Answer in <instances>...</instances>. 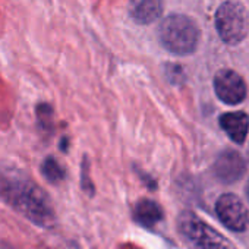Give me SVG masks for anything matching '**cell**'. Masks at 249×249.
I'll list each match as a JSON object with an SVG mask.
<instances>
[{
    "label": "cell",
    "mask_w": 249,
    "mask_h": 249,
    "mask_svg": "<svg viewBox=\"0 0 249 249\" xmlns=\"http://www.w3.org/2000/svg\"><path fill=\"white\" fill-rule=\"evenodd\" d=\"M220 126L236 144H243L249 132V116L245 111H230L220 117Z\"/></svg>",
    "instance_id": "obj_8"
},
{
    "label": "cell",
    "mask_w": 249,
    "mask_h": 249,
    "mask_svg": "<svg viewBox=\"0 0 249 249\" xmlns=\"http://www.w3.org/2000/svg\"><path fill=\"white\" fill-rule=\"evenodd\" d=\"M0 199L36 226L50 229L56 224V213L47 194L15 169L0 167Z\"/></svg>",
    "instance_id": "obj_1"
},
{
    "label": "cell",
    "mask_w": 249,
    "mask_h": 249,
    "mask_svg": "<svg viewBox=\"0 0 249 249\" xmlns=\"http://www.w3.org/2000/svg\"><path fill=\"white\" fill-rule=\"evenodd\" d=\"M41 173L52 183H59V182H62L65 179V169L53 157H47L43 161V164H41Z\"/></svg>",
    "instance_id": "obj_11"
},
{
    "label": "cell",
    "mask_w": 249,
    "mask_h": 249,
    "mask_svg": "<svg viewBox=\"0 0 249 249\" xmlns=\"http://www.w3.org/2000/svg\"><path fill=\"white\" fill-rule=\"evenodd\" d=\"M66 145H68V138H63L62 140V150L66 151Z\"/></svg>",
    "instance_id": "obj_14"
},
{
    "label": "cell",
    "mask_w": 249,
    "mask_h": 249,
    "mask_svg": "<svg viewBox=\"0 0 249 249\" xmlns=\"http://www.w3.org/2000/svg\"><path fill=\"white\" fill-rule=\"evenodd\" d=\"M160 41L170 53L188 56L194 53L199 43V30L196 24L185 15L167 17L159 28Z\"/></svg>",
    "instance_id": "obj_2"
},
{
    "label": "cell",
    "mask_w": 249,
    "mask_h": 249,
    "mask_svg": "<svg viewBox=\"0 0 249 249\" xmlns=\"http://www.w3.org/2000/svg\"><path fill=\"white\" fill-rule=\"evenodd\" d=\"M246 198H248V201H249V182H248V185H246Z\"/></svg>",
    "instance_id": "obj_15"
},
{
    "label": "cell",
    "mask_w": 249,
    "mask_h": 249,
    "mask_svg": "<svg viewBox=\"0 0 249 249\" xmlns=\"http://www.w3.org/2000/svg\"><path fill=\"white\" fill-rule=\"evenodd\" d=\"M178 230L191 249H236L234 245L192 211L178 217Z\"/></svg>",
    "instance_id": "obj_3"
},
{
    "label": "cell",
    "mask_w": 249,
    "mask_h": 249,
    "mask_svg": "<svg viewBox=\"0 0 249 249\" xmlns=\"http://www.w3.org/2000/svg\"><path fill=\"white\" fill-rule=\"evenodd\" d=\"M213 170H214L215 178L220 182L229 185V183L237 182L245 175L246 164H245V160L240 157V154L237 151L226 150L217 157Z\"/></svg>",
    "instance_id": "obj_7"
},
{
    "label": "cell",
    "mask_w": 249,
    "mask_h": 249,
    "mask_svg": "<svg viewBox=\"0 0 249 249\" xmlns=\"http://www.w3.org/2000/svg\"><path fill=\"white\" fill-rule=\"evenodd\" d=\"M89 170H88V159L85 157L84 160H82V175H81V178H82V180H81V186H82V191L84 192H87L89 196H92L94 195V192H95V189H94V185H92V182H91V179H89V173H88Z\"/></svg>",
    "instance_id": "obj_13"
},
{
    "label": "cell",
    "mask_w": 249,
    "mask_h": 249,
    "mask_svg": "<svg viewBox=\"0 0 249 249\" xmlns=\"http://www.w3.org/2000/svg\"><path fill=\"white\" fill-rule=\"evenodd\" d=\"M129 14L134 21L148 25L163 14V0H129Z\"/></svg>",
    "instance_id": "obj_9"
},
{
    "label": "cell",
    "mask_w": 249,
    "mask_h": 249,
    "mask_svg": "<svg viewBox=\"0 0 249 249\" xmlns=\"http://www.w3.org/2000/svg\"><path fill=\"white\" fill-rule=\"evenodd\" d=\"M37 122L41 131L44 132H52L53 131V110L49 104H38L37 106Z\"/></svg>",
    "instance_id": "obj_12"
},
{
    "label": "cell",
    "mask_w": 249,
    "mask_h": 249,
    "mask_svg": "<svg viewBox=\"0 0 249 249\" xmlns=\"http://www.w3.org/2000/svg\"><path fill=\"white\" fill-rule=\"evenodd\" d=\"M214 91L217 97L229 104H240L246 98V84L242 76L231 69H221L214 76Z\"/></svg>",
    "instance_id": "obj_6"
},
{
    "label": "cell",
    "mask_w": 249,
    "mask_h": 249,
    "mask_svg": "<svg viewBox=\"0 0 249 249\" xmlns=\"http://www.w3.org/2000/svg\"><path fill=\"white\" fill-rule=\"evenodd\" d=\"M215 213L220 221L233 231H245L249 227V211L234 194H223L215 202Z\"/></svg>",
    "instance_id": "obj_5"
},
{
    "label": "cell",
    "mask_w": 249,
    "mask_h": 249,
    "mask_svg": "<svg viewBox=\"0 0 249 249\" xmlns=\"http://www.w3.org/2000/svg\"><path fill=\"white\" fill-rule=\"evenodd\" d=\"M163 215L164 214L161 207L153 199H141L134 207V220L147 229H151L157 223H160L163 220Z\"/></svg>",
    "instance_id": "obj_10"
},
{
    "label": "cell",
    "mask_w": 249,
    "mask_h": 249,
    "mask_svg": "<svg viewBox=\"0 0 249 249\" xmlns=\"http://www.w3.org/2000/svg\"><path fill=\"white\" fill-rule=\"evenodd\" d=\"M215 28L221 40L229 46H236L243 41L249 30L245 6L234 0L221 3L215 12Z\"/></svg>",
    "instance_id": "obj_4"
}]
</instances>
